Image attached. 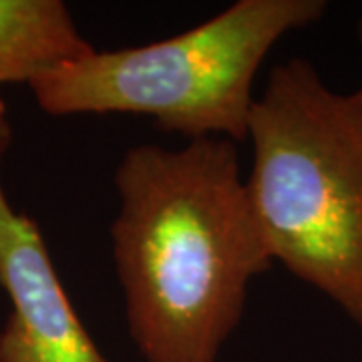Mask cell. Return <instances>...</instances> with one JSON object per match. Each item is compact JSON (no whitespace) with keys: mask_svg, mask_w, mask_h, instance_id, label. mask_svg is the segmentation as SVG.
<instances>
[{"mask_svg":"<svg viewBox=\"0 0 362 362\" xmlns=\"http://www.w3.org/2000/svg\"><path fill=\"white\" fill-rule=\"evenodd\" d=\"M11 143H13V125H11V119H8L4 99L0 97V161H2L4 153L8 151Z\"/></svg>","mask_w":362,"mask_h":362,"instance_id":"obj_6","label":"cell"},{"mask_svg":"<svg viewBox=\"0 0 362 362\" xmlns=\"http://www.w3.org/2000/svg\"><path fill=\"white\" fill-rule=\"evenodd\" d=\"M358 39H361L362 42V21L358 23ZM350 97H352V101H354V105H356V109L362 113V87L356 90V93H352Z\"/></svg>","mask_w":362,"mask_h":362,"instance_id":"obj_7","label":"cell"},{"mask_svg":"<svg viewBox=\"0 0 362 362\" xmlns=\"http://www.w3.org/2000/svg\"><path fill=\"white\" fill-rule=\"evenodd\" d=\"M247 139V195L272 259L362 330V113L296 57L270 71Z\"/></svg>","mask_w":362,"mask_h":362,"instance_id":"obj_2","label":"cell"},{"mask_svg":"<svg viewBox=\"0 0 362 362\" xmlns=\"http://www.w3.org/2000/svg\"><path fill=\"white\" fill-rule=\"evenodd\" d=\"M115 187L111 240L135 346L145 362H218L247 286L274 262L235 145L131 147Z\"/></svg>","mask_w":362,"mask_h":362,"instance_id":"obj_1","label":"cell"},{"mask_svg":"<svg viewBox=\"0 0 362 362\" xmlns=\"http://www.w3.org/2000/svg\"><path fill=\"white\" fill-rule=\"evenodd\" d=\"M93 51L61 0H0V85L26 83Z\"/></svg>","mask_w":362,"mask_h":362,"instance_id":"obj_5","label":"cell"},{"mask_svg":"<svg viewBox=\"0 0 362 362\" xmlns=\"http://www.w3.org/2000/svg\"><path fill=\"white\" fill-rule=\"evenodd\" d=\"M328 11L326 0H238L187 33L123 51H89L35 78L54 117L131 113L189 141H246L254 78L274 45Z\"/></svg>","mask_w":362,"mask_h":362,"instance_id":"obj_3","label":"cell"},{"mask_svg":"<svg viewBox=\"0 0 362 362\" xmlns=\"http://www.w3.org/2000/svg\"><path fill=\"white\" fill-rule=\"evenodd\" d=\"M0 288L11 300L0 362H107L66 296L39 226L14 209L2 180Z\"/></svg>","mask_w":362,"mask_h":362,"instance_id":"obj_4","label":"cell"}]
</instances>
